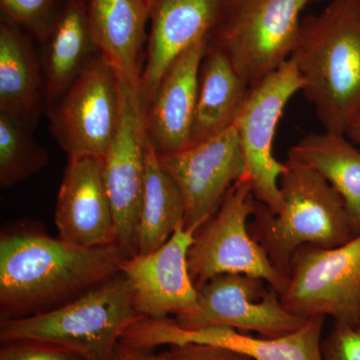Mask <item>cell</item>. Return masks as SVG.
Instances as JSON below:
<instances>
[{"mask_svg":"<svg viewBox=\"0 0 360 360\" xmlns=\"http://www.w3.org/2000/svg\"><path fill=\"white\" fill-rule=\"evenodd\" d=\"M58 238L82 248L116 245L112 208L106 191L103 160L70 158L56 201Z\"/></svg>","mask_w":360,"mask_h":360,"instance_id":"obj_15","label":"cell"},{"mask_svg":"<svg viewBox=\"0 0 360 360\" xmlns=\"http://www.w3.org/2000/svg\"><path fill=\"white\" fill-rule=\"evenodd\" d=\"M194 232L184 227L165 245L127 258L122 272L129 281L135 309L149 319H167L193 309L198 290L189 276L187 253Z\"/></svg>","mask_w":360,"mask_h":360,"instance_id":"obj_14","label":"cell"},{"mask_svg":"<svg viewBox=\"0 0 360 360\" xmlns=\"http://www.w3.org/2000/svg\"><path fill=\"white\" fill-rule=\"evenodd\" d=\"M44 108V70L32 35L20 26L1 20L0 113L32 131Z\"/></svg>","mask_w":360,"mask_h":360,"instance_id":"obj_18","label":"cell"},{"mask_svg":"<svg viewBox=\"0 0 360 360\" xmlns=\"http://www.w3.org/2000/svg\"><path fill=\"white\" fill-rule=\"evenodd\" d=\"M290 58L326 131L345 135L360 108V0H330L303 18Z\"/></svg>","mask_w":360,"mask_h":360,"instance_id":"obj_2","label":"cell"},{"mask_svg":"<svg viewBox=\"0 0 360 360\" xmlns=\"http://www.w3.org/2000/svg\"><path fill=\"white\" fill-rule=\"evenodd\" d=\"M345 135L354 143L360 144V108L348 124Z\"/></svg>","mask_w":360,"mask_h":360,"instance_id":"obj_30","label":"cell"},{"mask_svg":"<svg viewBox=\"0 0 360 360\" xmlns=\"http://www.w3.org/2000/svg\"><path fill=\"white\" fill-rule=\"evenodd\" d=\"M7 343L14 360H84L77 352L51 343L32 340Z\"/></svg>","mask_w":360,"mask_h":360,"instance_id":"obj_27","label":"cell"},{"mask_svg":"<svg viewBox=\"0 0 360 360\" xmlns=\"http://www.w3.org/2000/svg\"><path fill=\"white\" fill-rule=\"evenodd\" d=\"M89 0H65L44 44L42 70L46 106L58 98L94 54Z\"/></svg>","mask_w":360,"mask_h":360,"instance_id":"obj_20","label":"cell"},{"mask_svg":"<svg viewBox=\"0 0 360 360\" xmlns=\"http://www.w3.org/2000/svg\"><path fill=\"white\" fill-rule=\"evenodd\" d=\"M2 347L0 349V360H14L13 352L9 347L8 343H1Z\"/></svg>","mask_w":360,"mask_h":360,"instance_id":"obj_31","label":"cell"},{"mask_svg":"<svg viewBox=\"0 0 360 360\" xmlns=\"http://www.w3.org/2000/svg\"><path fill=\"white\" fill-rule=\"evenodd\" d=\"M184 219L186 203L181 191L161 167L158 153L148 139L146 177L137 226V255H148L165 245L184 227Z\"/></svg>","mask_w":360,"mask_h":360,"instance_id":"obj_22","label":"cell"},{"mask_svg":"<svg viewBox=\"0 0 360 360\" xmlns=\"http://www.w3.org/2000/svg\"><path fill=\"white\" fill-rule=\"evenodd\" d=\"M116 245L82 248L32 232L0 239V321L42 314L72 302L122 272Z\"/></svg>","mask_w":360,"mask_h":360,"instance_id":"obj_1","label":"cell"},{"mask_svg":"<svg viewBox=\"0 0 360 360\" xmlns=\"http://www.w3.org/2000/svg\"><path fill=\"white\" fill-rule=\"evenodd\" d=\"M324 321V316L309 317L288 335L255 338L229 326L184 329L172 317H142L130 328L129 341L132 347L141 349L198 343L234 350L251 360H324L321 340Z\"/></svg>","mask_w":360,"mask_h":360,"instance_id":"obj_13","label":"cell"},{"mask_svg":"<svg viewBox=\"0 0 360 360\" xmlns=\"http://www.w3.org/2000/svg\"><path fill=\"white\" fill-rule=\"evenodd\" d=\"M150 0H89L92 37L97 51L116 75L141 82L139 56L150 20Z\"/></svg>","mask_w":360,"mask_h":360,"instance_id":"obj_19","label":"cell"},{"mask_svg":"<svg viewBox=\"0 0 360 360\" xmlns=\"http://www.w3.org/2000/svg\"><path fill=\"white\" fill-rule=\"evenodd\" d=\"M288 160L302 163L321 175L347 205L360 233V151L345 134H309L291 146Z\"/></svg>","mask_w":360,"mask_h":360,"instance_id":"obj_23","label":"cell"},{"mask_svg":"<svg viewBox=\"0 0 360 360\" xmlns=\"http://www.w3.org/2000/svg\"><path fill=\"white\" fill-rule=\"evenodd\" d=\"M158 156L184 196V229L194 233L219 210L232 186L248 175L236 124L184 150Z\"/></svg>","mask_w":360,"mask_h":360,"instance_id":"obj_12","label":"cell"},{"mask_svg":"<svg viewBox=\"0 0 360 360\" xmlns=\"http://www.w3.org/2000/svg\"><path fill=\"white\" fill-rule=\"evenodd\" d=\"M120 120L110 148L103 158V175L115 219L116 246L130 258L137 255V226L148 137L141 82L120 78Z\"/></svg>","mask_w":360,"mask_h":360,"instance_id":"obj_9","label":"cell"},{"mask_svg":"<svg viewBox=\"0 0 360 360\" xmlns=\"http://www.w3.org/2000/svg\"><path fill=\"white\" fill-rule=\"evenodd\" d=\"M167 350V360H251L234 350L198 343L172 345Z\"/></svg>","mask_w":360,"mask_h":360,"instance_id":"obj_28","label":"cell"},{"mask_svg":"<svg viewBox=\"0 0 360 360\" xmlns=\"http://www.w3.org/2000/svg\"><path fill=\"white\" fill-rule=\"evenodd\" d=\"M309 0H227L210 33L214 45L252 87L290 58Z\"/></svg>","mask_w":360,"mask_h":360,"instance_id":"obj_5","label":"cell"},{"mask_svg":"<svg viewBox=\"0 0 360 360\" xmlns=\"http://www.w3.org/2000/svg\"><path fill=\"white\" fill-rule=\"evenodd\" d=\"M142 315L122 272L65 305L0 321L1 343L32 340L68 348L84 360H111L125 331Z\"/></svg>","mask_w":360,"mask_h":360,"instance_id":"obj_4","label":"cell"},{"mask_svg":"<svg viewBox=\"0 0 360 360\" xmlns=\"http://www.w3.org/2000/svg\"><path fill=\"white\" fill-rule=\"evenodd\" d=\"M303 86L297 66L288 59L251 87L236 122L253 195L274 213L283 206L279 179L285 165L274 158L272 143L284 108Z\"/></svg>","mask_w":360,"mask_h":360,"instance_id":"obj_10","label":"cell"},{"mask_svg":"<svg viewBox=\"0 0 360 360\" xmlns=\"http://www.w3.org/2000/svg\"><path fill=\"white\" fill-rule=\"evenodd\" d=\"M65 0H0L1 20L20 26L44 44Z\"/></svg>","mask_w":360,"mask_h":360,"instance_id":"obj_25","label":"cell"},{"mask_svg":"<svg viewBox=\"0 0 360 360\" xmlns=\"http://www.w3.org/2000/svg\"><path fill=\"white\" fill-rule=\"evenodd\" d=\"M257 202L245 175L229 189L219 210L194 233L187 267L196 290L212 277L225 274L257 277L279 295L285 290L288 277L274 266L248 229V220Z\"/></svg>","mask_w":360,"mask_h":360,"instance_id":"obj_6","label":"cell"},{"mask_svg":"<svg viewBox=\"0 0 360 360\" xmlns=\"http://www.w3.org/2000/svg\"><path fill=\"white\" fill-rule=\"evenodd\" d=\"M227 0H150L148 56L141 89L146 105L175 59L217 25Z\"/></svg>","mask_w":360,"mask_h":360,"instance_id":"obj_16","label":"cell"},{"mask_svg":"<svg viewBox=\"0 0 360 360\" xmlns=\"http://www.w3.org/2000/svg\"><path fill=\"white\" fill-rule=\"evenodd\" d=\"M250 90L224 52L208 41L198 77L191 146L236 124Z\"/></svg>","mask_w":360,"mask_h":360,"instance_id":"obj_21","label":"cell"},{"mask_svg":"<svg viewBox=\"0 0 360 360\" xmlns=\"http://www.w3.org/2000/svg\"><path fill=\"white\" fill-rule=\"evenodd\" d=\"M168 350L156 354L153 349H139L118 345L111 360H167Z\"/></svg>","mask_w":360,"mask_h":360,"instance_id":"obj_29","label":"cell"},{"mask_svg":"<svg viewBox=\"0 0 360 360\" xmlns=\"http://www.w3.org/2000/svg\"><path fill=\"white\" fill-rule=\"evenodd\" d=\"M284 165L279 179L281 212H271L257 201L248 229L274 266L288 277L298 248H336L359 233L345 200L321 174L296 161L286 160Z\"/></svg>","mask_w":360,"mask_h":360,"instance_id":"obj_3","label":"cell"},{"mask_svg":"<svg viewBox=\"0 0 360 360\" xmlns=\"http://www.w3.org/2000/svg\"><path fill=\"white\" fill-rule=\"evenodd\" d=\"M324 360H360V324L335 322L322 341Z\"/></svg>","mask_w":360,"mask_h":360,"instance_id":"obj_26","label":"cell"},{"mask_svg":"<svg viewBox=\"0 0 360 360\" xmlns=\"http://www.w3.org/2000/svg\"><path fill=\"white\" fill-rule=\"evenodd\" d=\"M174 319L184 329L229 326L265 338L288 335L309 319L288 311L262 279L238 274L212 277L198 290L195 307Z\"/></svg>","mask_w":360,"mask_h":360,"instance_id":"obj_11","label":"cell"},{"mask_svg":"<svg viewBox=\"0 0 360 360\" xmlns=\"http://www.w3.org/2000/svg\"><path fill=\"white\" fill-rule=\"evenodd\" d=\"M281 303L291 314L360 324V233L333 248L303 245L293 253Z\"/></svg>","mask_w":360,"mask_h":360,"instance_id":"obj_7","label":"cell"},{"mask_svg":"<svg viewBox=\"0 0 360 360\" xmlns=\"http://www.w3.org/2000/svg\"><path fill=\"white\" fill-rule=\"evenodd\" d=\"M45 110L52 136L68 160L103 158L120 120V78L97 52L75 82Z\"/></svg>","mask_w":360,"mask_h":360,"instance_id":"obj_8","label":"cell"},{"mask_svg":"<svg viewBox=\"0 0 360 360\" xmlns=\"http://www.w3.org/2000/svg\"><path fill=\"white\" fill-rule=\"evenodd\" d=\"M210 37L198 40L175 59L146 105V134L158 153H177L191 146L200 68Z\"/></svg>","mask_w":360,"mask_h":360,"instance_id":"obj_17","label":"cell"},{"mask_svg":"<svg viewBox=\"0 0 360 360\" xmlns=\"http://www.w3.org/2000/svg\"><path fill=\"white\" fill-rule=\"evenodd\" d=\"M49 153L25 129L0 113V186L9 188L39 174L49 163Z\"/></svg>","mask_w":360,"mask_h":360,"instance_id":"obj_24","label":"cell"}]
</instances>
